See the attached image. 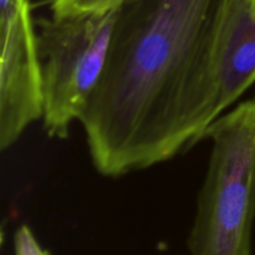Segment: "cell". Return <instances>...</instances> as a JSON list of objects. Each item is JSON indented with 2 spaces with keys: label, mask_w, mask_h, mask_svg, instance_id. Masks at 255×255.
Instances as JSON below:
<instances>
[{
  "label": "cell",
  "mask_w": 255,
  "mask_h": 255,
  "mask_svg": "<svg viewBox=\"0 0 255 255\" xmlns=\"http://www.w3.org/2000/svg\"><path fill=\"white\" fill-rule=\"evenodd\" d=\"M249 0H126L82 128L97 173L169 161L221 116L222 74Z\"/></svg>",
  "instance_id": "obj_1"
},
{
  "label": "cell",
  "mask_w": 255,
  "mask_h": 255,
  "mask_svg": "<svg viewBox=\"0 0 255 255\" xmlns=\"http://www.w3.org/2000/svg\"><path fill=\"white\" fill-rule=\"evenodd\" d=\"M116 9L96 14L54 16L36 22L42 67L47 136L66 138L80 121L106 66Z\"/></svg>",
  "instance_id": "obj_3"
},
{
  "label": "cell",
  "mask_w": 255,
  "mask_h": 255,
  "mask_svg": "<svg viewBox=\"0 0 255 255\" xmlns=\"http://www.w3.org/2000/svg\"><path fill=\"white\" fill-rule=\"evenodd\" d=\"M255 84V17L251 2L241 17L229 46L222 74L221 115L233 106Z\"/></svg>",
  "instance_id": "obj_5"
},
{
  "label": "cell",
  "mask_w": 255,
  "mask_h": 255,
  "mask_svg": "<svg viewBox=\"0 0 255 255\" xmlns=\"http://www.w3.org/2000/svg\"><path fill=\"white\" fill-rule=\"evenodd\" d=\"M208 168L188 238L191 255H251L255 218V99L207 128Z\"/></svg>",
  "instance_id": "obj_2"
},
{
  "label": "cell",
  "mask_w": 255,
  "mask_h": 255,
  "mask_svg": "<svg viewBox=\"0 0 255 255\" xmlns=\"http://www.w3.org/2000/svg\"><path fill=\"white\" fill-rule=\"evenodd\" d=\"M126 0H52L50 5L54 16L96 14L117 9Z\"/></svg>",
  "instance_id": "obj_6"
},
{
  "label": "cell",
  "mask_w": 255,
  "mask_h": 255,
  "mask_svg": "<svg viewBox=\"0 0 255 255\" xmlns=\"http://www.w3.org/2000/svg\"><path fill=\"white\" fill-rule=\"evenodd\" d=\"M0 148L14 146L44 115L37 31L30 0H0Z\"/></svg>",
  "instance_id": "obj_4"
},
{
  "label": "cell",
  "mask_w": 255,
  "mask_h": 255,
  "mask_svg": "<svg viewBox=\"0 0 255 255\" xmlns=\"http://www.w3.org/2000/svg\"><path fill=\"white\" fill-rule=\"evenodd\" d=\"M249 2H251V11H252V15L255 17V0H249Z\"/></svg>",
  "instance_id": "obj_8"
},
{
  "label": "cell",
  "mask_w": 255,
  "mask_h": 255,
  "mask_svg": "<svg viewBox=\"0 0 255 255\" xmlns=\"http://www.w3.org/2000/svg\"><path fill=\"white\" fill-rule=\"evenodd\" d=\"M15 255H50L40 246L36 237L27 226H21L14 236Z\"/></svg>",
  "instance_id": "obj_7"
}]
</instances>
